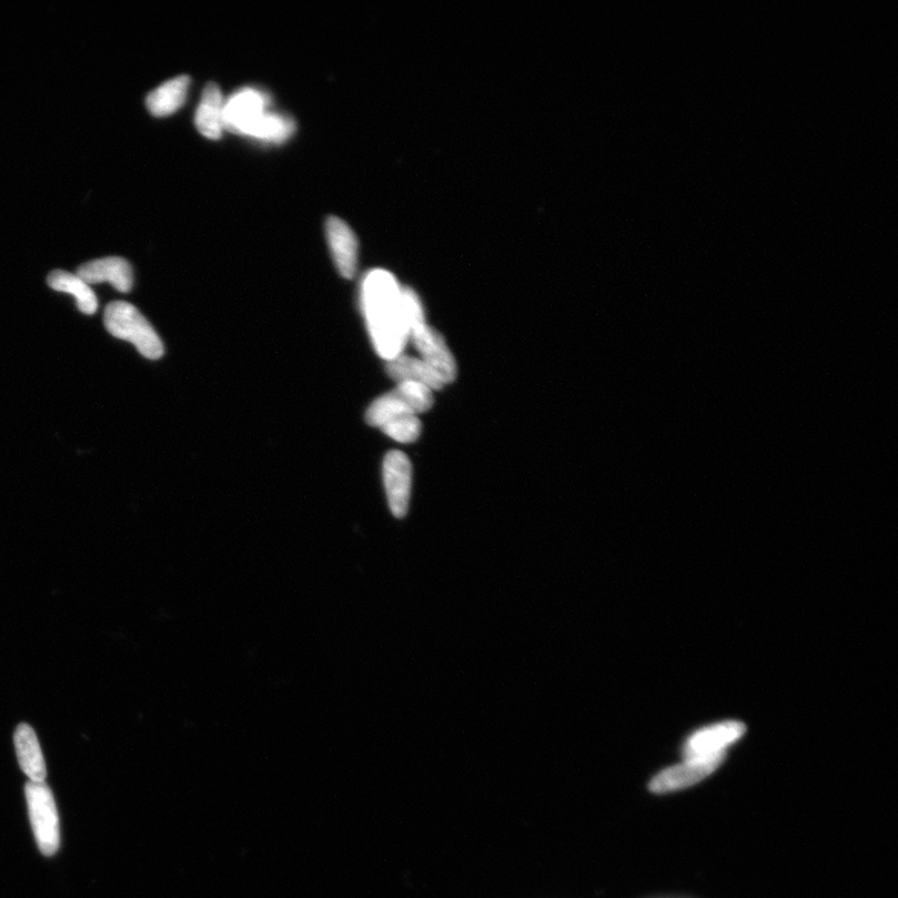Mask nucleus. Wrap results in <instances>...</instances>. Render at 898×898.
<instances>
[{
  "instance_id": "obj_2",
  "label": "nucleus",
  "mask_w": 898,
  "mask_h": 898,
  "mask_svg": "<svg viewBox=\"0 0 898 898\" xmlns=\"http://www.w3.org/2000/svg\"><path fill=\"white\" fill-rule=\"evenodd\" d=\"M104 325L110 335L133 343L145 359L163 357V341L141 312L128 302L115 301L109 304L104 312Z\"/></svg>"
},
{
  "instance_id": "obj_16",
  "label": "nucleus",
  "mask_w": 898,
  "mask_h": 898,
  "mask_svg": "<svg viewBox=\"0 0 898 898\" xmlns=\"http://www.w3.org/2000/svg\"><path fill=\"white\" fill-rule=\"evenodd\" d=\"M295 130L294 120L268 110L246 130L244 137L264 141V143L281 144L294 135Z\"/></svg>"
},
{
  "instance_id": "obj_11",
  "label": "nucleus",
  "mask_w": 898,
  "mask_h": 898,
  "mask_svg": "<svg viewBox=\"0 0 898 898\" xmlns=\"http://www.w3.org/2000/svg\"><path fill=\"white\" fill-rule=\"evenodd\" d=\"M14 746L20 769L30 783H44L47 766L32 726L20 724L14 733Z\"/></svg>"
},
{
  "instance_id": "obj_13",
  "label": "nucleus",
  "mask_w": 898,
  "mask_h": 898,
  "mask_svg": "<svg viewBox=\"0 0 898 898\" xmlns=\"http://www.w3.org/2000/svg\"><path fill=\"white\" fill-rule=\"evenodd\" d=\"M386 370L389 375L398 383L405 381L420 382L432 391L442 390L446 386L438 373L427 362L421 357L407 356L405 353L387 361Z\"/></svg>"
},
{
  "instance_id": "obj_3",
  "label": "nucleus",
  "mask_w": 898,
  "mask_h": 898,
  "mask_svg": "<svg viewBox=\"0 0 898 898\" xmlns=\"http://www.w3.org/2000/svg\"><path fill=\"white\" fill-rule=\"evenodd\" d=\"M30 823L39 847L44 856H53L59 850V815L54 796L46 783H28L26 786Z\"/></svg>"
},
{
  "instance_id": "obj_12",
  "label": "nucleus",
  "mask_w": 898,
  "mask_h": 898,
  "mask_svg": "<svg viewBox=\"0 0 898 898\" xmlns=\"http://www.w3.org/2000/svg\"><path fill=\"white\" fill-rule=\"evenodd\" d=\"M224 107L221 89L214 83L208 84L195 115L196 128L205 138L216 140L223 134Z\"/></svg>"
},
{
  "instance_id": "obj_5",
  "label": "nucleus",
  "mask_w": 898,
  "mask_h": 898,
  "mask_svg": "<svg viewBox=\"0 0 898 898\" xmlns=\"http://www.w3.org/2000/svg\"><path fill=\"white\" fill-rule=\"evenodd\" d=\"M383 482L390 509L396 518L406 516L412 488V464L405 453L391 451L383 461Z\"/></svg>"
},
{
  "instance_id": "obj_1",
  "label": "nucleus",
  "mask_w": 898,
  "mask_h": 898,
  "mask_svg": "<svg viewBox=\"0 0 898 898\" xmlns=\"http://www.w3.org/2000/svg\"><path fill=\"white\" fill-rule=\"evenodd\" d=\"M361 305L379 355L386 361L402 355L410 331L403 286L396 278L386 270L369 272L362 281Z\"/></svg>"
},
{
  "instance_id": "obj_6",
  "label": "nucleus",
  "mask_w": 898,
  "mask_h": 898,
  "mask_svg": "<svg viewBox=\"0 0 898 898\" xmlns=\"http://www.w3.org/2000/svg\"><path fill=\"white\" fill-rule=\"evenodd\" d=\"M745 731V725L739 722H725L698 730L684 745L685 760L725 754L730 745L741 739Z\"/></svg>"
},
{
  "instance_id": "obj_10",
  "label": "nucleus",
  "mask_w": 898,
  "mask_h": 898,
  "mask_svg": "<svg viewBox=\"0 0 898 898\" xmlns=\"http://www.w3.org/2000/svg\"><path fill=\"white\" fill-rule=\"evenodd\" d=\"M77 275L90 285L109 282L120 292L133 289L134 274L129 262L123 258H104L87 262L78 269Z\"/></svg>"
},
{
  "instance_id": "obj_17",
  "label": "nucleus",
  "mask_w": 898,
  "mask_h": 898,
  "mask_svg": "<svg viewBox=\"0 0 898 898\" xmlns=\"http://www.w3.org/2000/svg\"><path fill=\"white\" fill-rule=\"evenodd\" d=\"M406 416L417 415L395 390L372 403L366 412V422L372 427L381 428L392 421Z\"/></svg>"
},
{
  "instance_id": "obj_19",
  "label": "nucleus",
  "mask_w": 898,
  "mask_h": 898,
  "mask_svg": "<svg viewBox=\"0 0 898 898\" xmlns=\"http://www.w3.org/2000/svg\"><path fill=\"white\" fill-rule=\"evenodd\" d=\"M380 430L400 443H412L418 440L422 423L417 416H406L392 421Z\"/></svg>"
},
{
  "instance_id": "obj_7",
  "label": "nucleus",
  "mask_w": 898,
  "mask_h": 898,
  "mask_svg": "<svg viewBox=\"0 0 898 898\" xmlns=\"http://www.w3.org/2000/svg\"><path fill=\"white\" fill-rule=\"evenodd\" d=\"M725 759V754L710 756V758L689 759L673 768L665 769L650 783V790L665 794L685 789L704 780L712 775Z\"/></svg>"
},
{
  "instance_id": "obj_14",
  "label": "nucleus",
  "mask_w": 898,
  "mask_h": 898,
  "mask_svg": "<svg viewBox=\"0 0 898 898\" xmlns=\"http://www.w3.org/2000/svg\"><path fill=\"white\" fill-rule=\"evenodd\" d=\"M190 78L180 75L158 87L147 98L149 112L158 118L174 114L188 98Z\"/></svg>"
},
{
  "instance_id": "obj_9",
  "label": "nucleus",
  "mask_w": 898,
  "mask_h": 898,
  "mask_svg": "<svg viewBox=\"0 0 898 898\" xmlns=\"http://www.w3.org/2000/svg\"><path fill=\"white\" fill-rule=\"evenodd\" d=\"M326 236L341 276L352 279L357 271L359 242L351 228L339 218L326 221Z\"/></svg>"
},
{
  "instance_id": "obj_8",
  "label": "nucleus",
  "mask_w": 898,
  "mask_h": 898,
  "mask_svg": "<svg viewBox=\"0 0 898 898\" xmlns=\"http://www.w3.org/2000/svg\"><path fill=\"white\" fill-rule=\"evenodd\" d=\"M270 107V98L261 90L245 88L238 90L225 100L224 107V128L239 135H244L246 130L255 123V121L265 112Z\"/></svg>"
},
{
  "instance_id": "obj_4",
  "label": "nucleus",
  "mask_w": 898,
  "mask_h": 898,
  "mask_svg": "<svg viewBox=\"0 0 898 898\" xmlns=\"http://www.w3.org/2000/svg\"><path fill=\"white\" fill-rule=\"evenodd\" d=\"M408 341L416 347L421 359L438 373L445 385L456 380V360L437 330L428 326L426 321L417 322L410 327Z\"/></svg>"
},
{
  "instance_id": "obj_15",
  "label": "nucleus",
  "mask_w": 898,
  "mask_h": 898,
  "mask_svg": "<svg viewBox=\"0 0 898 898\" xmlns=\"http://www.w3.org/2000/svg\"><path fill=\"white\" fill-rule=\"evenodd\" d=\"M48 285L56 291L72 295L79 311L84 315L95 314L99 306L95 292L78 275L64 270H56L48 276Z\"/></svg>"
},
{
  "instance_id": "obj_18",
  "label": "nucleus",
  "mask_w": 898,
  "mask_h": 898,
  "mask_svg": "<svg viewBox=\"0 0 898 898\" xmlns=\"http://www.w3.org/2000/svg\"><path fill=\"white\" fill-rule=\"evenodd\" d=\"M396 391L417 416L421 415V413L430 411L433 403H435L433 391L420 382H400Z\"/></svg>"
}]
</instances>
